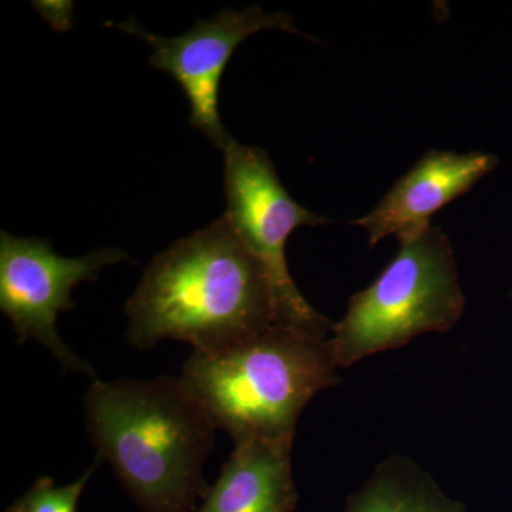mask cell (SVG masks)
<instances>
[{"label":"cell","mask_w":512,"mask_h":512,"mask_svg":"<svg viewBox=\"0 0 512 512\" xmlns=\"http://www.w3.org/2000/svg\"><path fill=\"white\" fill-rule=\"evenodd\" d=\"M116 26L153 47L151 66L170 74L180 84L190 104L191 126L202 131L221 151L234 140L222 124L218 97L222 77L235 50L262 30L279 29L302 35L293 26L291 15L266 12L259 6L222 10L210 20H197L194 28L177 37L153 35L141 28L136 19Z\"/></svg>","instance_id":"obj_7"},{"label":"cell","mask_w":512,"mask_h":512,"mask_svg":"<svg viewBox=\"0 0 512 512\" xmlns=\"http://www.w3.org/2000/svg\"><path fill=\"white\" fill-rule=\"evenodd\" d=\"M345 512H466L426 471L409 458L392 456L350 495Z\"/></svg>","instance_id":"obj_10"},{"label":"cell","mask_w":512,"mask_h":512,"mask_svg":"<svg viewBox=\"0 0 512 512\" xmlns=\"http://www.w3.org/2000/svg\"><path fill=\"white\" fill-rule=\"evenodd\" d=\"M497 164L493 154L430 150L369 214L352 224L366 229L370 247L389 235L419 234L430 227L436 212L470 191Z\"/></svg>","instance_id":"obj_8"},{"label":"cell","mask_w":512,"mask_h":512,"mask_svg":"<svg viewBox=\"0 0 512 512\" xmlns=\"http://www.w3.org/2000/svg\"><path fill=\"white\" fill-rule=\"evenodd\" d=\"M127 339L148 350L161 340L215 352L276 325L274 286L225 215L151 261L126 303Z\"/></svg>","instance_id":"obj_1"},{"label":"cell","mask_w":512,"mask_h":512,"mask_svg":"<svg viewBox=\"0 0 512 512\" xmlns=\"http://www.w3.org/2000/svg\"><path fill=\"white\" fill-rule=\"evenodd\" d=\"M400 249L373 284L357 292L333 325L330 348L339 367L402 348L417 336L447 332L466 306L447 235L430 227L400 238Z\"/></svg>","instance_id":"obj_4"},{"label":"cell","mask_w":512,"mask_h":512,"mask_svg":"<svg viewBox=\"0 0 512 512\" xmlns=\"http://www.w3.org/2000/svg\"><path fill=\"white\" fill-rule=\"evenodd\" d=\"M329 339L274 325L215 352H194L183 380L234 443L295 439L306 404L339 384Z\"/></svg>","instance_id":"obj_3"},{"label":"cell","mask_w":512,"mask_h":512,"mask_svg":"<svg viewBox=\"0 0 512 512\" xmlns=\"http://www.w3.org/2000/svg\"><path fill=\"white\" fill-rule=\"evenodd\" d=\"M130 261L126 252L101 248L90 254L66 258L57 255L46 239L0 234V311L12 323L19 345L36 340L63 369L86 373L94 369L77 356L57 332V316L76 308L72 292L83 282L97 281L107 266Z\"/></svg>","instance_id":"obj_6"},{"label":"cell","mask_w":512,"mask_h":512,"mask_svg":"<svg viewBox=\"0 0 512 512\" xmlns=\"http://www.w3.org/2000/svg\"><path fill=\"white\" fill-rule=\"evenodd\" d=\"M225 217L265 266L274 286L276 325L329 339L333 325L303 298L289 275L285 248L299 227L329 220L301 207L285 190L262 148L232 140L224 150Z\"/></svg>","instance_id":"obj_5"},{"label":"cell","mask_w":512,"mask_h":512,"mask_svg":"<svg viewBox=\"0 0 512 512\" xmlns=\"http://www.w3.org/2000/svg\"><path fill=\"white\" fill-rule=\"evenodd\" d=\"M101 461L97 458L86 473L67 485H56L50 477H42L29 488L28 493L18 498L10 510L15 512H77V504L90 477Z\"/></svg>","instance_id":"obj_11"},{"label":"cell","mask_w":512,"mask_h":512,"mask_svg":"<svg viewBox=\"0 0 512 512\" xmlns=\"http://www.w3.org/2000/svg\"><path fill=\"white\" fill-rule=\"evenodd\" d=\"M87 431L143 512H197L210 491L202 476L217 424L183 377L93 380L84 396Z\"/></svg>","instance_id":"obj_2"},{"label":"cell","mask_w":512,"mask_h":512,"mask_svg":"<svg viewBox=\"0 0 512 512\" xmlns=\"http://www.w3.org/2000/svg\"><path fill=\"white\" fill-rule=\"evenodd\" d=\"M8 512H15V511H13V510H10V508H9Z\"/></svg>","instance_id":"obj_12"},{"label":"cell","mask_w":512,"mask_h":512,"mask_svg":"<svg viewBox=\"0 0 512 512\" xmlns=\"http://www.w3.org/2000/svg\"><path fill=\"white\" fill-rule=\"evenodd\" d=\"M293 439H252L234 443L197 512H295Z\"/></svg>","instance_id":"obj_9"}]
</instances>
